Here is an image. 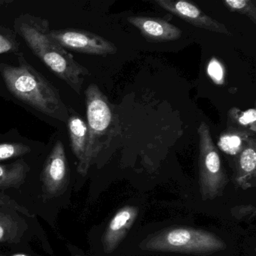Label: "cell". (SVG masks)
<instances>
[{"label": "cell", "instance_id": "cell-7", "mask_svg": "<svg viewBox=\"0 0 256 256\" xmlns=\"http://www.w3.org/2000/svg\"><path fill=\"white\" fill-rule=\"evenodd\" d=\"M199 137V184L202 198L214 199L222 194L227 185V175L212 142L209 126L202 122L198 128Z\"/></svg>", "mask_w": 256, "mask_h": 256}, {"label": "cell", "instance_id": "cell-21", "mask_svg": "<svg viewBox=\"0 0 256 256\" xmlns=\"http://www.w3.org/2000/svg\"><path fill=\"white\" fill-rule=\"evenodd\" d=\"M0 256H43L32 248L20 250H6L0 248Z\"/></svg>", "mask_w": 256, "mask_h": 256}, {"label": "cell", "instance_id": "cell-8", "mask_svg": "<svg viewBox=\"0 0 256 256\" xmlns=\"http://www.w3.org/2000/svg\"><path fill=\"white\" fill-rule=\"evenodd\" d=\"M49 34L64 48L80 53L108 56L114 54L118 52L116 46L112 42L83 30H50Z\"/></svg>", "mask_w": 256, "mask_h": 256}, {"label": "cell", "instance_id": "cell-2", "mask_svg": "<svg viewBox=\"0 0 256 256\" xmlns=\"http://www.w3.org/2000/svg\"><path fill=\"white\" fill-rule=\"evenodd\" d=\"M16 32L34 54L78 94H80L88 68L50 37L48 20L29 14H22L14 22Z\"/></svg>", "mask_w": 256, "mask_h": 256}, {"label": "cell", "instance_id": "cell-5", "mask_svg": "<svg viewBox=\"0 0 256 256\" xmlns=\"http://www.w3.org/2000/svg\"><path fill=\"white\" fill-rule=\"evenodd\" d=\"M85 96L89 136L86 166L90 172L114 137L118 122L112 104L97 85H90Z\"/></svg>", "mask_w": 256, "mask_h": 256}, {"label": "cell", "instance_id": "cell-22", "mask_svg": "<svg viewBox=\"0 0 256 256\" xmlns=\"http://www.w3.org/2000/svg\"><path fill=\"white\" fill-rule=\"evenodd\" d=\"M233 215L236 218H242L246 216H254L256 214V209L254 206L251 205H247V206H236L232 210Z\"/></svg>", "mask_w": 256, "mask_h": 256}, {"label": "cell", "instance_id": "cell-10", "mask_svg": "<svg viewBox=\"0 0 256 256\" xmlns=\"http://www.w3.org/2000/svg\"><path fill=\"white\" fill-rule=\"evenodd\" d=\"M155 2L170 14H174L193 26L218 34H230L223 24L206 16L192 2L172 0H156Z\"/></svg>", "mask_w": 256, "mask_h": 256}, {"label": "cell", "instance_id": "cell-12", "mask_svg": "<svg viewBox=\"0 0 256 256\" xmlns=\"http://www.w3.org/2000/svg\"><path fill=\"white\" fill-rule=\"evenodd\" d=\"M127 20L137 28L146 40L154 42L174 41L182 34L180 29L158 18L132 16Z\"/></svg>", "mask_w": 256, "mask_h": 256}, {"label": "cell", "instance_id": "cell-16", "mask_svg": "<svg viewBox=\"0 0 256 256\" xmlns=\"http://www.w3.org/2000/svg\"><path fill=\"white\" fill-rule=\"evenodd\" d=\"M29 145L18 142L0 144V163L10 160L25 158L24 156L32 152Z\"/></svg>", "mask_w": 256, "mask_h": 256}, {"label": "cell", "instance_id": "cell-13", "mask_svg": "<svg viewBox=\"0 0 256 256\" xmlns=\"http://www.w3.org/2000/svg\"><path fill=\"white\" fill-rule=\"evenodd\" d=\"M236 163L235 182L240 188L246 190L254 186L256 178V139L247 140L239 152Z\"/></svg>", "mask_w": 256, "mask_h": 256}, {"label": "cell", "instance_id": "cell-11", "mask_svg": "<svg viewBox=\"0 0 256 256\" xmlns=\"http://www.w3.org/2000/svg\"><path fill=\"white\" fill-rule=\"evenodd\" d=\"M67 124L72 151L76 160V174L79 178H86L89 173V169L86 166L89 138L88 124L80 116L76 114L68 116Z\"/></svg>", "mask_w": 256, "mask_h": 256}, {"label": "cell", "instance_id": "cell-4", "mask_svg": "<svg viewBox=\"0 0 256 256\" xmlns=\"http://www.w3.org/2000/svg\"><path fill=\"white\" fill-rule=\"evenodd\" d=\"M38 244L50 256L54 250L38 217L28 215L16 208L0 206V248L20 250L32 248Z\"/></svg>", "mask_w": 256, "mask_h": 256}, {"label": "cell", "instance_id": "cell-25", "mask_svg": "<svg viewBox=\"0 0 256 256\" xmlns=\"http://www.w3.org/2000/svg\"><path fill=\"white\" fill-rule=\"evenodd\" d=\"M8 2H8V1H0V4H8Z\"/></svg>", "mask_w": 256, "mask_h": 256}, {"label": "cell", "instance_id": "cell-15", "mask_svg": "<svg viewBox=\"0 0 256 256\" xmlns=\"http://www.w3.org/2000/svg\"><path fill=\"white\" fill-rule=\"evenodd\" d=\"M250 134L246 132L232 130L222 134L218 140V146L223 152L229 155H236L242 150Z\"/></svg>", "mask_w": 256, "mask_h": 256}, {"label": "cell", "instance_id": "cell-20", "mask_svg": "<svg viewBox=\"0 0 256 256\" xmlns=\"http://www.w3.org/2000/svg\"><path fill=\"white\" fill-rule=\"evenodd\" d=\"M208 74L214 83L218 85L223 84L224 80V70L221 62L212 58L208 66Z\"/></svg>", "mask_w": 256, "mask_h": 256}, {"label": "cell", "instance_id": "cell-1", "mask_svg": "<svg viewBox=\"0 0 256 256\" xmlns=\"http://www.w3.org/2000/svg\"><path fill=\"white\" fill-rule=\"evenodd\" d=\"M76 178L61 140L55 142L40 167L31 166L22 186L8 196L31 215L56 229L61 211L71 204Z\"/></svg>", "mask_w": 256, "mask_h": 256}, {"label": "cell", "instance_id": "cell-3", "mask_svg": "<svg viewBox=\"0 0 256 256\" xmlns=\"http://www.w3.org/2000/svg\"><path fill=\"white\" fill-rule=\"evenodd\" d=\"M18 66L0 64V73L10 92L36 110L62 122H67L68 109L59 90L18 54Z\"/></svg>", "mask_w": 256, "mask_h": 256}, {"label": "cell", "instance_id": "cell-24", "mask_svg": "<svg viewBox=\"0 0 256 256\" xmlns=\"http://www.w3.org/2000/svg\"><path fill=\"white\" fill-rule=\"evenodd\" d=\"M70 256H88L82 248L72 242H68L66 244Z\"/></svg>", "mask_w": 256, "mask_h": 256}, {"label": "cell", "instance_id": "cell-6", "mask_svg": "<svg viewBox=\"0 0 256 256\" xmlns=\"http://www.w3.org/2000/svg\"><path fill=\"white\" fill-rule=\"evenodd\" d=\"M142 247L154 252L208 254L223 250L226 246L221 238L210 232L174 227L150 236L142 242Z\"/></svg>", "mask_w": 256, "mask_h": 256}, {"label": "cell", "instance_id": "cell-17", "mask_svg": "<svg viewBox=\"0 0 256 256\" xmlns=\"http://www.w3.org/2000/svg\"><path fill=\"white\" fill-rule=\"evenodd\" d=\"M223 4L233 12L246 16L253 24H256V2L252 0H224Z\"/></svg>", "mask_w": 256, "mask_h": 256}, {"label": "cell", "instance_id": "cell-23", "mask_svg": "<svg viewBox=\"0 0 256 256\" xmlns=\"http://www.w3.org/2000/svg\"><path fill=\"white\" fill-rule=\"evenodd\" d=\"M0 206H12V208H16V209L18 210L22 211L24 214L31 215L26 209L18 204L16 200H13L8 194H6V193L0 192Z\"/></svg>", "mask_w": 256, "mask_h": 256}, {"label": "cell", "instance_id": "cell-18", "mask_svg": "<svg viewBox=\"0 0 256 256\" xmlns=\"http://www.w3.org/2000/svg\"><path fill=\"white\" fill-rule=\"evenodd\" d=\"M230 119L240 126L248 128L252 132H256V109L251 108L242 112L236 108L230 109L228 113Z\"/></svg>", "mask_w": 256, "mask_h": 256}, {"label": "cell", "instance_id": "cell-19", "mask_svg": "<svg viewBox=\"0 0 256 256\" xmlns=\"http://www.w3.org/2000/svg\"><path fill=\"white\" fill-rule=\"evenodd\" d=\"M0 28V54H4L18 52L19 44L16 40L14 34L7 31L2 28Z\"/></svg>", "mask_w": 256, "mask_h": 256}, {"label": "cell", "instance_id": "cell-14", "mask_svg": "<svg viewBox=\"0 0 256 256\" xmlns=\"http://www.w3.org/2000/svg\"><path fill=\"white\" fill-rule=\"evenodd\" d=\"M32 163L26 158L0 163V192L8 194L18 190L24 182Z\"/></svg>", "mask_w": 256, "mask_h": 256}, {"label": "cell", "instance_id": "cell-9", "mask_svg": "<svg viewBox=\"0 0 256 256\" xmlns=\"http://www.w3.org/2000/svg\"><path fill=\"white\" fill-rule=\"evenodd\" d=\"M138 215V208L127 205L118 210L106 224L100 234L90 235L92 250L98 246V251L108 254L114 252L132 227Z\"/></svg>", "mask_w": 256, "mask_h": 256}]
</instances>
